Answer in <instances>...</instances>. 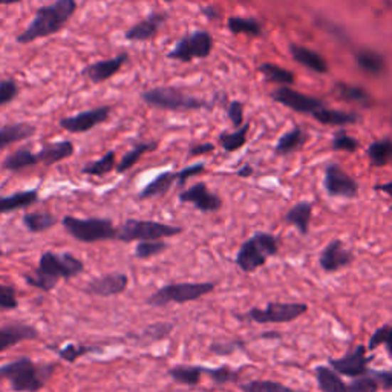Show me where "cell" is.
<instances>
[{
    "label": "cell",
    "mask_w": 392,
    "mask_h": 392,
    "mask_svg": "<svg viewBox=\"0 0 392 392\" xmlns=\"http://www.w3.org/2000/svg\"><path fill=\"white\" fill-rule=\"evenodd\" d=\"M391 210H392V206H391Z\"/></svg>",
    "instance_id": "cell-61"
},
{
    "label": "cell",
    "mask_w": 392,
    "mask_h": 392,
    "mask_svg": "<svg viewBox=\"0 0 392 392\" xmlns=\"http://www.w3.org/2000/svg\"><path fill=\"white\" fill-rule=\"evenodd\" d=\"M157 149V143H139L137 144L134 149H130L129 152L122 158V161L117 164L115 170L117 174H125L127 172V170L132 169L139 159H142V157L147 152H152V150Z\"/></svg>",
    "instance_id": "cell-34"
},
{
    "label": "cell",
    "mask_w": 392,
    "mask_h": 392,
    "mask_svg": "<svg viewBox=\"0 0 392 392\" xmlns=\"http://www.w3.org/2000/svg\"><path fill=\"white\" fill-rule=\"evenodd\" d=\"M36 126L29 123H11L0 127V150L6 149L18 142H25V139L31 138L36 134Z\"/></svg>",
    "instance_id": "cell-22"
},
{
    "label": "cell",
    "mask_w": 392,
    "mask_h": 392,
    "mask_svg": "<svg viewBox=\"0 0 392 392\" xmlns=\"http://www.w3.org/2000/svg\"><path fill=\"white\" fill-rule=\"evenodd\" d=\"M115 167H117V154L115 150H109V152H106L100 159L90 161V163L85 164L82 167V174L88 176L102 178L112 172Z\"/></svg>",
    "instance_id": "cell-32"
},
{
    "label": "cell",
    "mask_w": 392,
    "mask_h": 392,
    "mask_svg": "<svg viewBox=\"0 0 392 392\" xmlns=\"http://www.w3.org/2000/svg\"><path fill=\"white\" fill-rule=\"evenodd\" d=\"M305 139H307V137L304 134V130H300V129L290 130V132L280 137V139L276 144V154L288 155L291 152H295V150L304 146Z\"/></svg>",
    "instance_id": "cell-36"
},
{
    "label": "cell",
    "mask_w": 392,
    "mask_h": 392,
    "mask_svg": "<svg viewBox=\"0 0 392 392\" xmlns=\"http://www.w3.org/2000/svg\"><path fill=\"white\" fill-rule=\"evenodd\" d=\"M204 374L203 366L195 365H176L169 369V376L175 383L184 386H196Z\"/></svg>",
    "instance_id": "cell-29"
},
{
    "label": "cell",
    "mask_w": 392,
    "mask_h": 392,
    "mask_svg": "<svg viewBox=\"0 0 392 392\" xmlns=\"http://www.w3.org/2000/svg\"><path fill=\"white\" fill-rule=\"evenodd\" d=\"M325 190L334 198H356L359 195L357 181L349 176L339 164H329L325 170Z\"/></svg>",
    "instance_id": "cell-13"
},
{
    "label": "cell",
    "mask_w": 392,
    "mask_h": 392,
    "mask_svg": "<svg viewBox=\"0 0 392 392\" xmlns=\"http://www.w3.org/2000/svg\"><path fill=\"white\" fill-rule=\"evenodd\" d=\"M378 389V383L371 374L357 377L346 385V392H377Z\"/></svg>",
    "instance_id": "cell-47"
},
{
    "label": "cell",
    "mask_w": 392,
    "mask_h": 392,
    "mask_svg": "<svg viewBox=\"0 0 392 392\" xmlns=\"http://www.w3.org/2000/svg\"><path fill=\"white\" fill-rule=\"evenodd\" d=\"M127 58H129L127 54L123 53V54H120L117 57L102 60V62L90 63L83 69L82 74L85 77H88L90 82L95 83V85L105 83L106 80L112 78L120 71V69L125 66V63L127 62Z\"/></svg>",
    "instance_id": "cell-18"
},
{
    "label": "cell",
    "mask_w": 392,
    "mask_h": 392,
    "mask_svg": "<svg viewBox=\"0 0 392 392\" xmlns=\"http://www.w3.org/2000/svg\"><path fill=\"white\" fill-rule=\"evenodd\" d=\"M213 149H215V146H213V144H210V143H206V144H196V146H194L192 149H190V155H192V157L206 155V154L212 152Z\"/></svg>",
    "instance_id": "cell-55"
},
{
    "label": "cell",
    "mask_w": 392,
    "mask_h": 392,
    "mask_svg": "<svg viewBox=\"0 0 392 392\" xmlns=\"http://www.w3.org/2000/svg\"><path fill=\"white\" fill-rule=\"evenodd\" d=\"M313 117L317 120L322 125H328V126H345V125H354L357 123L359 117L354 114H346V112H340V110H333V109H325L320 107L313 114Z\"/></svg>",
    "instance_id": "cell-33"
},
{
    "label": "cell",
    "mask_w": 392,
    "mask_h": 392,
    "mask_svg": "<svg viewBox=\"0 0 392 392\" xmlns=\"http://www.w3.org/2000/svg\"><path fill=\"white\" fill-rule=\"evenodd\" d=\"M142 97L147 105L167 110H190L204 106V103L199 102L195 97L186 95L175 88L150 89L143 92Z\"/></svg>",
    "instance_id": "cell-8"
},
{
    "label": "cell",
    "mask_w": 392,
    "mask_h": 392,
    "mask_svg": "<svg viewBox=\"0 0 392 392\" xmlns=\"http://www.w3.org/2000/svg\"><path fill=\"white\" fill-rule=\"evenodd\" d=\"M279 253V239L270 233H256L240 245L236 255V265L244 273H255L264 267L267 259Z\"/></svg>",
    "instance_id": "cell-5"
},
{
    "label": "cell",
    "mask_w": 392,
    "mask_h": 392,
    "mask_svg": "<svg viewBox=\"0 0 392 392\" xmlns=\"http://www.w3.org/2000/svg\"><path fill=\"white\" fill-rule=\"evenodd\" d=\"M311 216H313V203H309V201H300V203H297L288 210L285 215V221L288 224L295 226L300 235H307L309 232Z\"/></svg>",
    "instance_id": "cell-24"
},
{
    "label": "cell",
    "mask_w": 392,
    "mask_h": 392,
    "mask_svg": "<svg viewBox=\"0 0 392 392\" xmlns=\"http://www.w3.org/2000/svg\"><path fill=\"white\" fill-rule=\"evenodd\" d=\"M204 169H206L204 164H195V166H189V167H186L183 170H179V172L176 174V183H178V186H184L186 181L189 178L203 174Z\"/></svg>",
    "instance_id": "cell-52"
},
{
    "label": "cell",
    "mask_w": 392,
    "mask_h": 392,
    "mask_svg": "<svg viewBox=\"0 0 392 392\" xmlns=\"http://www.w3.org/2000/svg\"><path fill=\"white\" fill-rule=\"evenodd\" d=\"M213 40L208 33L199 31L192 36L181 38L175 49L169 54L170 58L179 60V62H192L194 58H203L212 53Z\"/></svg>",
    "instance_id": "cell-10"
},
{
    "label": "cell",
    "mask_w": 392,
    "mask_h": 392,
    "mask_svg": "<svg viewBox=\"0 0 392 392\" xmlns=\"http://www.w3.org/2000/svg\"><path fill=\"white\" fill-rule=\"evenodd\" d=\"M169 248L164 240H139L135 247V256L138 259H150L155 258Z\"/></svg>",
    "instance_id": "cell-40"
},
{
    "label": "cell",
    "mask_w": 392,
    "mask_h": 392,
    "mask_svg": "<svg viewBox=\"0 0 392 392\" xmlns=\"http://www.w3.org/2000/svg\"><path fill=\"white\" fill-rule=\"evenodd\" d=\"M215 291L213 282H183L169 284L147 297L150 307H166L169 304H187Z\"/></svg>",
    "instance_id": "cell-7"
},
{
    "label": "cell",
    "mask_w": 392,
    "mask_h": 392,
    "mask_svg": "<svg viewBox=\"0 0 392 392\" xmlns=\"http://www.w3.org/2000/svg\"><path fill=\"white\" fill-rule=\"evenodd\" d=\"M166 2H174V0H166Z\"/></svg>",
    "instance_id": "cell-59"
},
{
    "label": "cell",
    "mask_w": 392,
    "mask_h": 392,
    "mask_svg": "<svg viewBox=\"0 0 392 392\" xmlns=\"http://www.w3.org/2000/svg\"><path fill=\"white\" fill-rule=\"evenodd\" d=\"M273 97L280 105H284L290 109L296 110V112H302V114H314L317 109L324 107V105H322V102H319L317 98L300 94L297 90L285 88V86L276 89Z\"/></svg>",
    "instance_id": "cell-17"
},
{
    "label": "cell",
    "mask_w": 392,
    "mask_h": 392,
    "mask_svg": "<svg viewBox=\"0 0 392 392\" xmlns=\"http://www.w3.org/2000/svg\"><path fill=\"white\" fill-rule=\"evenodd\" d=\"M374 189H376V190H378V192H385L386 195L392 196V181H391V183H385V184L376 186Z\"/></svg>",
    "instance_id": "cell-56"
},
{
    "label": "cell",
    "mask_w": 392,
    "mask_h": 392,
    "mask_svg": "<svg viewBox=\"0 0 392 392\" xmlns=\"http://www.w3.org/2000/svg\"><path fill=\"white\" fill-rule=\"evenodd\" d=\"M181 203L192 204L196 210L203 213H213L223 207V199L216 194L210 192L208 187L204 183L194 184L179 194Z\"/></svg>",
    "instance_id": "cell-15"
},
{
    "label": "cell",
    "mask_w": 392,
    "mask_h": 392,
    "mask_svg": "<svg viewBox=\"0 0 392 392\" xmlns=\"http://www.w3.org/2000/svg\"><path fill=\"white\" fill-rule=\"evenodd\" d=\"M54 364H36L29 357H18L0 366V383L8 381L14 392H38L55 371Z\"/></svg>",
    "instance_id": "cell-3"
},
{
    "label": "cell",
    "mask_w": 392,
    "mask_h": 392,
    "mask_svg": "<svg viewBox=\"0 0 392 392\" xmlns=\"http://www.w3.org/2000/svg\"><path fill=\"white\" fill-rule=\"evenodd\" d=\"M333 149L345 150V152H356L359 149V142L356 138L346 135L345 132H339L333 138Z\"/></svg>",
    "instance_id": "cell-50"
},
{
    "label": "cell",
    "mask_w": 392,
    "mask_h": 392,
    "mask_svg": "<svg viewBox=\"0 0 392 392\" xmlns=\"http://www.w3.org/2000/svg\"><path fill=\"white\" fill-rule=\"evenodd\" d=\"M337 90H339V95L341 98L348 100V102L359 103V105H369L371 103L369 94L366 92L365 89H361V88L340 83V85H337Z\"/></svg>",
    "instance_id": "cell-44"
},
{
    "label": "cell",
    "mask_w": 392,
    "mask_h": 392,
    "mask_svg": "<svg viewBox=\"0 0 392 392\" xmlns=\"http://www.w3.org/2000/svg\"><path fill=\"white\" fill-rule=\"evenodd\" d=\"M308 311L305 304H285V302H270L265 308H251L247 317L256 324H288L304 316Z\"/></svg>",
    "instance_id": "cell-9"
},
{
    "label": "cell",
    "mask_w": 392,
    "mask_h": 392,
    "mask_svg": "<svg viewBox=\"0 0 392 392\" xmlns=\"http://www.w3.org/2000/svg\"><path fill=\"white\" fill-rule=\"evenodd\" d=\"M164 20H166V14L152 13L149 17L142 20L139 23L127 29L125 37L126 40H129V42H146V40H150L157 36L158 29L164 23Z\"/></svg>",
    "instance_id": "cell-20"
},
{
    "label": "cell",
    "mask_w": 392,
    "mask_h": 392,
    "mask_svg": "<svg viewBox=\"0 0 392 392\" xmlns=\"http://www.w3.org/2000/svg\"><path fill=\"white\" fill-rule=\"evenodd\" d=\"M23 226L29 233H43L48 232L49 228H53L58 219L49 212H31V213H25L23 218Z\"/></svg>",
    "instance_id": "cell-30"
},
{
    "label": "cell",
    "mask_w": 392,
    "mask_h": 392,
    "mask_svg": "<svg viewBox=\"0 0 392 392\" xmlns=\"http://www.w3.org/2000/svg\"><path fill=\"white\" fill-rule=\"evenodd\" d=\"M357 65L371 75H380L385 71V60L374 51H360L357 54Z\"/></svg>",
    "instance_id": "cell-37"
},
{
    "label": "cell",
    "mask_w": 392,
    "mask_h": 392,
    "mask_svg": "<svg viewBox=\"0 0 392 392\" xmlns=\"http://www.w3.org/2000/svg\"><path fill=\"white\" fill-rule=\"evenodd\" d=\"M260 73L264 74V77H267L270 82L277 83V85H291L295 82V75L291 74L287 69L271 65V63H265L260 66Z\"/></svg>",
    "instance_id": "cell-41"
},
{
    "label": "cell",
    "mask_w": 392,
    "mask_h": 392,
    "mask_svg": "<svg viewBox=\"0 0 392 392\" xmlns=\"http://www.w3.org/2000/svg\"><path fill=\"white\" fill-rule=\"evenodd\" d=\"M110 109L109 106H100L90 110H85V112H80L77 115L71 117H65L58 122L60 127L65 129L66 132L71 134H85L97 127L98 125H103L107 122V118L110 115Z\"/></svg>",
    "instance_id": "cell-12"
},
{
    "label": "cell",
    "mask_w": 392,
    "mask_h": 392,
    "mask_svg": "<svg viewBox=\"0 0 392 392\" xmlns=\"http://www.w3.org/2000/svg\"><path fill=\"white\" fill-rule=\"evenodd\" d=\"M18 94V86L14 80H4L0 82V106L11 103Z\"/></svg>",
    "instance_id": "cell-49"
},
{
    "label": "cell",
    "mask_w": 392,
    "mask_h": 392,
    "mask_svg": "<svg viewBox=\"0 0 392 392\" xmlns=\"http://www.w3.org/2000/svg\"><path fill=\"white\" fill-rule=\"evenodd\" d=\"M368 157L376 167H383L392 161V139H380L368 147Z\"/></svg>",
    "instance_id": "cell-35"
},
{
    "label": "cell",
    "mask_w": 392,
    "mask_h": 392,
    "mask_svg": "<svg viewBox=\"0 0 392 392\" xmlns=\"http://www.w3.org/2000/svg\"><path fill=\"white\" fill-rule=\"evenodd\" d=\"M51 351H54V353L62 359L65 361H68V364H75V361L83 357L86 354H92V353H102V346L98 345H78V344H69L63 348H57L54 345L48 346Z\"/></svg>",
    "instance_id": "cell-31"
},
{
    "label": "cell",
    "mask_w": 392,
    "mask_h": 392,
    "mask_svg": "<svg viewBox=\"0 0 392 392\" xmlns=\"http://www.w3.org/2000/svg\"><path fill=\"white\" fill-rule=\"evenodd\" d=\"M174 328H175V325L169 324V322H158V324H152L147 328H144L142 336L146 339H150V340H163L167 336H170Z\"/></svg>",
    "instance_id": "cell-46"
},
{
    "label": "cell",
    "mask_w": 392,
    "mask_h": 392,
    "mask_svg": "<svg viewBox=\"0 0 392 392\" xmlns=\"http://www.w3.org/2000/svg\"><path fill=\"white\" fill-rule=\"evenodd\" d=\"M369 374L377 381L380 389L392 391V371H369Z\"/></svg>",
    "instance_id": "cell-53"
},
{
    "label": "cell",
    "mask_w": 392,
    "mask_h": 392,
    "mask_svg": "<svg viewBox=\"0 0 392 392\" xmlns=\"http://www.w3.org/2000/svg\"><path fill=\"white\" fill-rule=\"evenodd\" d=\"M75 152V147L71 142H58L46 144L37 152L38 164L45 166H54L57 163H62V161L71 158Z\"/></svg>",
    "instance_id": "cell-21"
},
{
    "label": "cell",
    "mask_w": 392,
    "mask_h": 392,
    "mask_svg": "<svg viewBox=\"0 0 392 392\" xmlns=\"http://www.w3.org/2000/svg\"><path fill=\"white\" fill-rule=\"evenodd\" d=\"M244 341L243 340H230V341H216L212 346H210V351L218 356H227V354H233L235 351L239 348H244Z\"/></svg>",
    "instance_id": "cell-51"
},
{
    "label": "cell",
    "mask_w": 392,
    "mask_h": 392,
    "mask_svg": "<svg viewBox=\"0 0 392 392\" xmlns=\"http://www.w3.org/2000/svg\"><path fill=\"white\" fill-rule=\"evenodd\" d=\"M240 391L243 392H304V391L291 389L282 383H279V381H271V380L247 381V383L240 385Z\"/></svg>",
    "instance_id": "cell-38"
},
{
    "label": "cell",
    "mask_w": 392,
    "mask_h": 392,
    "mask_svg": "<svg viewBox=\"0 0 392 392\" xmlns=\"http://www.w3.org/2000/svg\"><path fill=\"white\" fill-rule=\"evenodd\" d=\"M38 329L33 325L16 322V324H8L0 328V353H5L6 349L13 348L25 340H37Z\"/></svg>",
    "instance_id": "cell-19"
},
{
    "label": "cell",
    "mask_w": 392,
    "mask_h": 392,
    "mask_svg": "<svg viewBox=\"0 0 392 392\" xmlns=\"http://www.w3.org/2000/svg\"><path fill=\"white\" fill-rule=\"evenodd\" d=\"M380 345H386L388 353L392 357V325H383V327L377 328L374 331V334L371 336V339H369L368 349L374 351Z\"/></svg>",
    "instance_id": "cell-45"
},
{
    "label": "cell",
    "mask_w": 392,
    "mask_h": 392,
    "mask_svg": "<svg viewBox=\"0 0 392 392\" xmlns=\"http://www.w3.org/2000/svg\"><path fill=\"white\" fill-rule=\"evenodd\" d=\"M20 2H22V0H0V5H14Z\"/></svg>",
    "instance_id": "cell-58"
},
{
    "label": "cell",
    "mask_w": 392,
    "mask_h": 392,
    "mask_svg": "<svg viewBox=\"0 0 392 392\" xmlns=\"http://www.w3.org/2000/svg\"><path fill=\"white\" fill-rule=\"evenodd\" d=\"M18 300H17V291L11 285L0 284V309L13 311L17 309Z\"/></svg>",
    "instance_id": "cell-48"
},
{
    "label": "cell",
    "mask_w": 392,
    "mask_h": 392,
    "mask_svg": "<svg viewBox=\"0 0 392 392\" xmlns=\"http://www.w3.org/2000/svg\"><path fill=\"white\" fill-rule=\"evenodd\" d=\"M291 55L295 57L297 63L304 65L305 68L311 69V71L319 73V74H325L328 71V65L325 62V58L319 55L317 53L311 51V49H308L305 46L293 45L291 46Z\"/></svg>",
    "instance_id": "cell-25"
},
{
    "label": "cell",
    "mask_w": 392,
    "mask_h": 392,
    "mask_svg": "<svg viewBox=\"0 0 392 392\" xmlns=\"http://www.w3.org/2000/svg\"><path fill=\"white\" fill-rule=\"evenodd\" d=\"M369 357L366 356V348L357 345L353 351H348L344 357L329 359V366L333 368L339 376L349 378H357L369 374Z\"/></svg>",
    "instance_id": "cell-11"
},
{
    "label": "cell",
    "mask_w": 392,
    "mask_h": 392,
    "mask_svg": "<svg viewBox=\"0 0 392 392\" xmlns=\"http://www.w3.org/2000/svg\"><path fill=\"white\" fill-rule=\"evenodd\" d=\"M228 118L232 120V123L239 129L240 125H243V120H244L243 105L238 103V102L230 105V107H228Z\"/></svg>",
    "instance_id": "cell-54"
},
{
    "label": "cell",
    "mask_w": 392,
    "mask_h": 392,
    "mask_svg": "<svg viewBox=\"0 0 392 392\" xmlns=\"http://www.w3.org/2000/svg\"><path fill=\"white\" fill-rule=\"evenodd\" d=\"M204 374L212 378L216 385H227L236 383L239 380V371L230 366H219V368H204Z\"/></svg>",
    "instance_id": "cell-42"
},
{
    "label": "cell",
    "mask_w": 392,
    "mask_h": 392,
    "mask_svg": "<svg viewBox=\"0 0 392 392\" xmlns=\"http://www.w3.org/2000/svg\"><path fill=\"white\" fill-rule=\"evenodd\" d=\"M62 226L66 233L78 243L94 244L102 240L117 239L118 227H115L112 219L106 218H86L80 219L71 215L62 218Z\"/></svg>",
    "instance_id": "cell-4"
},
{
    "label": "cell",
    "mask_w": 392,
    "mask_h": 392,
    "mask_svg": "<svg viewBox=\"0 0 392 392\" xmlns=\"http://www.w3.org/2000/svg\"><path fill=\"white\" fill-rule=\"evenodd\" d=\"M129 287V277L126 273H107L94 277L85 285L83 291L95 297H114L123 295Z\"/></svg>",
    "instance_id": "cell-14"
},
{
    "label": "cell",
    "mask_w": 392,
    "mask_h": 392,
    "mask_svg": "<svg viewBox=\"0 0 392 392\" xmlns=\"http://www.w3.org/2000/svg\"><path fill=\"white\" fill-rule=\"evenodd\" d=\"M83 271V260L73 253L69 251L55 253V251L48 250L40 256L38 265L33 273L23 275V280L29 287L49 293L58 285L60 280H71L82 275Z\"/></svg>",
    "instance_id": "cell-1"
},
{
    "label": "cell",
    "mask_w": 392,
    "mask_h": 392,
    "mask_svg": "<svg viewBox=\"0 0 392 392\" xmlns=\"http://www.w3.org/2000/svg\"><path fill=\"white\" fill-rule=\"evenodd\" d=\"M77 11L75 0H55L53 5L42 6L36 11L33 22L22 34H18L17 43L28 45L38 38H45L62 31Z\"/></svg>",
    "instance_id": "cell-2"
},
{
    "label": "cell",
    "mask_w": 392,
    "mask_h": 392,
    "mask_svg": "<svg viewBox=\"0 0 392 392\" xmlns=\"http://www.w3.org/2000/svg\"><path fill=\"white\" fill-rule=\"evenodd\" d=\"M38 201V190H23V192H16L9 196H0V215L11 213L16 210H22L34 206Z\"/></svg>",
    "instance_id": "cell-23"
},
{
    "label": "cell",
    "mask_w": 392,
    "mask_h": 392,
    "mask_svg": "<svg viewBox=\"0 0 392 392\" xmlns=\"http://www.w3.org/2000/svg\"><path fill=\"white\" fill-rule=\"evenodd\" d=\"M38 164L37 154L31 152L29 149H17L16 152L9 154L2 163V169L8 172H22L28 167H34Z\"/></svg>",
    "instance_id": "cell-26"
},
{
    "label": "cell",
    "mask_w": 392,
    "mask_h": 392,
    "mask_svg": "<svg viewBox=\"0 0 392 392\" xmlns=\"http://www.w3.org/2000/svg\"><path fill=\"white\" fill-rule=\"evenodd\" d=\"M247 132H248V126H243L238 129L233 134H223L219 137V143L224 147L227 152H236L240 147L245 144L247 139Z\"/></svg>",
    "instance_id": "cell-43"
},
{
    "label": "cell",
    "mask_w": 392,
    "mask_h": 392,
    "mask_svg": "<svg viewBox=\"0 0 392 392\" xmlns=\"http://www.w3.org/2000/svg\"><path fill=\"white\" fill-rule=\"evenodd\" d=\"M230 31L236 34H248V36H259L263 33V26L253 18H244V17H232L228 20Z\"/></svg>",
    "instance_id": "cell-39"
},
{
    "label": "cell",
    "mask_w": 392,
    "mask_h": 392,
    "mask_svg": "<svg viewBox=\"0 0 392 392\" xmlns=\"http://www.w3.org/2000/svg\"><path fill=\"white\" fill-rule=\"evenodd\" d=\"M238 175H239L240 178H248V176L253 175V167H251V166H244L243 169H239Z\"/></svg>",
    "instance_id": "cell-57"
},
{
    "label": "cell",
    "mask_w": 392,
    "mask_h": 392,
    "mask_svg": "<svg viewBox=\"0 0 392 392\" xmlns=\"http://www.w3.org/2000/svg\"><path fill=\"white\" fill-rule=\"evenodd\" d=\"M176 183V174L175 172H164L158 175L155 179L150 181V183L138 194V199H150L157 198L167 194L170 187Z\"/></svg>",
    "instance_id": "cell-27"
},
{
    "label": "cell",
    "mask_w": 392,
    "mask_h": 392,
    "mask_svg": "<svg viewBox=\"0 0 392 392\" xmlns=\"http://www.w3.org/2000/svg\"><path fill=\"white\" fill-rule=\"evenodd\" d=\"M183 233V228L178 226H170L157 221L143 219H127L118 227L117 240L122 243H139V240H163Z\"/></svg>",
    "instance_id": "cell-6"
},
{
    "label": "cell",
    "mask_w": 392,
    "mask_h": 392,
    "mask_svg": "<svg viewBox=\"0 0 392 392\" xmlns=\"http://www.w3.org/2000/svg\"><path fill=\"white\" fill-rule=\"evenodd\" d=\"M354 260L353 251H349L345 248L344 243L340 239H334L322 250L320 258H319V264L322 270L327 271V273H334V271H339L341 268H346L351 265V263Z\"/></svg>",
    "instance_id": "cell-16"
},
{
    "label": "cell",
    "mask_w": 392,
    "mask_h": 392,
    "mask_svg": "<svg viewBox=\"0 0 392 392\" xmlns=\"http://www.w3.org/2000/svg\"><path fill=\"white\" fill-rule=\"evenodd\" d=\"M0 255H2V250H0Z\"/></svg>",
    "instance_id": "cell-60"
},
{
    "label": "cell",
    "mask_w": 392,
    "mask_h": 392,
    "mask_svg": "<svg viewBox=\"0 0 392 392\" xmlns=\"http://www.w3.org/2000/svg\"><path fill=\"white\" fill-rule=\"evenodd\" d=\"M314 374L322 392H346V383L333 368L317 366Z\"/></svg>",
    "instance_id": "cell-28"
}]
</instances>
